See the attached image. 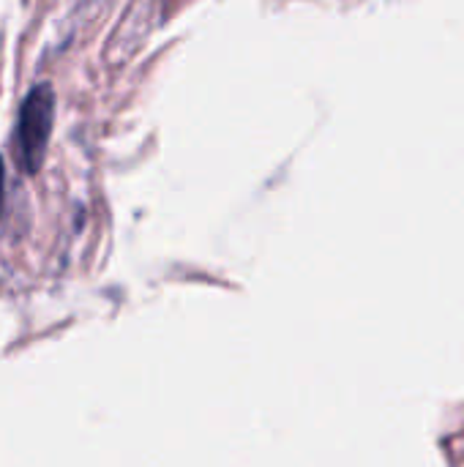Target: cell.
Returning <instances> with one entry per match:
<instances>
[{
	"instance_id": "7a4b0ae2",
	"label": "cell",
	"mask_w": 464,
	"mask_h": 467,
	"mask_svg": "<svg viewBox=\"0 0 464 467\" xmlns=\"http://www.w3.org/2000/svg\"><path fill=\"white\" fill-rule=\"evenodd\" d=\"M3 192H5V167H3V159H0V208H3Z\"/></svg>"
},
{
	"instance_id": "6da1fadb",
	"label": "cell",
	"mask_w": 464,
	"mask_h": 467,
	"mask_svg": "<svg viewBox=\"0 0 464 467\" xmlns=\"http://www.w3.org/2000/svg\"><path fill=\"white\" fill-rule=\"evenodd\" d=\"M52 123H55V90L49 82H38L25 96L19 107V120H16L19 167L30 175H36L44 164L46 145L52 137Z\"/></svg>"
}]
</instances>
